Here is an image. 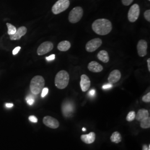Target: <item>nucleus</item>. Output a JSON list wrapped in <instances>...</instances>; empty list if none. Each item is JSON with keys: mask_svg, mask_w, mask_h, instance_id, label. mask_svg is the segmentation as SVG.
Wrapping results in <instances>:
<instances>
[{"mask_svg": "<svg viewBox=\"0 0 150 150\" xmlns=\"http://www.w3.org/2000/svg\"><path fill=\"white\" fill-rule=\"evenodd\" d=\"M92 28L97 35L104 36L111 32L112 25L110 20L105 18H100L93 22Z\"/></svg>", "mask_w": 150, "mask_h": 150, "instance_id": "f257e3e1", "label": "nucleus"}, {"mask_svg": "<svg viewBox=\"0 0 150 150\" xmlns=\"http://www.w3.org/2000/svg\"><path fill=\"white\" fill-rule=\"evenodd\" d=\"M45 81L42 76H36L32 78L30 82V90L34 95H38L44 88Z\"/></svg>", "mask_w": 150, "mask_h": 150, "instance_id": "f03ea898", "label": "nucleus"}, {"mask_svg": "<svg viewBox=\"0 0 150 150\" xmlns=\"http://www.w3.org/2000/svg\"><path fill=\"white\" fill-rule=\"evenodd\" d=\"M70 76L66 71L61 70L59 71L55 77L54 84L57 88L62 90L68 86Z\"/></svg>", "mask_w": 150, "mask_h": 150, "instance_id": "7ed1b4c3", "label": "nucleus"}, {"mask_svg": "<svg viewBox=\"0 0 150 150\" xmlns=\"http://www.w3.org/2000/svg\"><path fill=\"white\" fill-rule=\"evenodd\" d=\"M83 14V10L82 7L77 6L70 11L69 15V20L72 23H76L80 21Z\"/></svg>", "mask_w": 150, "mask_h": 150, "instance_id": "20e7f679", "label": "nucleus"}, {"mask_svg": "<svg viewBox=\"0 0 150 150\" xmlns=\"http://www.w3.org/2000/svg\"><path fill=\"white\" fill-rule=\"evenodd\" d=\"M69 0H58L52 7V12L54 15H58L66 11L70 6Z\"/></svg>", "mask_w": 150, "mask_h": 150, "instance_id": "39448f33", "label": "nucleus"}, {"mask_svg": "<svg viewBox=\"0 0 150 150\" xmlns=\"http://www.w3.org/2000/svg\"><path fill=\"white\" fill-rule=\"evenodd\" d=\"M102 43L101 39L99 38H93L86 43V50L88 52H94L101 46Z\"/></svg>", "mask_w": 150, "mask_h": 150, "instance_id": "423d86ee", "label": "nucleus"}, {"mask_svg": "<svg viewBox=\"0 0 150 150\" xmlns=\"http://www.w3.org/2000/svg\"><path fill=\"white\" fill-rule=\"evenodd\" d=\"M140 13L139 6L138 4H135L132 6L128 12V19L131 22L136 21L139 18Z\"/></svg>", "mask_w": 150, "mask_h": 150, "instance_id": "0eeeda50", "label": "nucleus"}, {"mask_svg": "<svg viewBox=\"0 0 150 150\" xmlns=\"http://www.w3.org/2000/svg\"><path fill=\"white\" fill-rule=\"evenodd\" d=\"M54 48V44L50 41H46L41 43L37 50V53L39 56H42L47 54Z\"/></svg>", "mask_w": 150, "mask_h": 150, "instance_id": "6e6552de", "label": "nucleus"}, {"mask_svg": "<svg viewBox=\"0 0 150 150\" xmlns=\"http://www.w3.org/2000/svg\"><path fill=\"white\" fill-rule=\"evenodd\" d=\"M137 53L139 57H144L147 54V42L144 40H141L137 46Z\"/></svg>", "mask_w": 150, "mask_h": 150, "instance_id": "1a4fd4ad", "label": "nucleus"}, {"mask_svg": "<svg viewBox=\"0 0 150 150\" xmlns=\"http://www.w3.org/2000/svg\"><path fill=\"white\" fill-rule=\"evenodd\" d=\"M43 122L46 126L51 129H57L59 127V122L51 116H46L43 119Z\"/></svg>", "mask_w": 150, "mask_h": 150, "instance_id": "9d476101", "label": "nucleus"}, {"mask_svg": "<svg viewBox=\"0 0 150 150\" xmlns=\"http://www.w3.org/2000/svg\"><path fill=\"white\" fill-rule=\"evenodd\" d=\"M74 110V107L72 103L65 102L62 105V112L65 117H69Z\"/></svg>", "mask_w": 150, "mask_h": 150, "instance_id": "9b49d317", "label": "nucleus"}, {"mask_svg": "<svg viewBox=\"0 0 150 150\" xmlns=\"http://www.w3.org/2000/svg\"><path fill=\"white\" fill-rule=\"evenodd\" d=\"M91 86V81L89 77L86 75H81V76L80 87L83 92L88 91Z\"/></svg>", "mask_w": 150, "mask_h": 150, "instance_id": "f8f14e48", "label": "nucleus"}, {"mask_svg": "<svg viewBox=\"0 0 150 150\" xmlns=\"http://www.w3.org/2000/svg\"><path fill=\"white\" fill-rule=\"evenodd\" d=\"M121 78V73L118 70H113L108 77V81L110 83L113 84L117 82Z\"/></svg>", "mask_w": 150, "mask_h": 150, "instance_id": "ddd939ff", "label": "nucleus"}, {"mask_svg": "<svg viewBox=\"0 0 150 150\" xmlns=\"http://www.w3.org/2000/svg\"><path fill=\"white\" fill-rule=\"evenodd\" d=\"M27 28L25 26H21L19 27L17 30L15 34L10 35V38L11 40H19L21 38L26 35L27 33Z\"/></svg>", "mask_w": 150, "mask_h": 150, "instance_id": "4468645a", "label": "nucleus"}, {"mask_svg": "<svg viewBox=\"0 0 150 150\" xmlns=\"http://www.w3.org/2000/svg\"><path fill=\"white\" fill-rule=\"evenodd\" d=\"M88 69L92 72L98 73L101 72L103 68L101 64L96 61H91L88 64Z\"/></svg>", "mask_w": 150, "mask_h": 150, "instance_id": "2eb2a0df", "label": "nucleus"}, {"mask_svg": "<svg viewBox=\"0 0 150 150\" xmlns=\"http://www.w3.org/2000/svg\"><path fill=\"white\" fill-rule=\"evenodd\" d=\"M81 139L86 144H91L95 141L96 134L95 132H91L89 134L81 135Z\"/></svg>", "mask_w": 150, "mask_h": 150, "instance_id": "dca6fc26", "label": "nucleus"}, {"mask_svg": "<svg viewBox=\"0 0 150 150\" xmlns=\"http://www.w3.org/2000/svg\"><path fill=\"white\" fill-rule=\"evenodd\" d=\"M149 117V112L147 110H146L144 108L140 109L137 114H136L135 118L138 121H141L144 119Z\"/></svg>", "mask_w": 150, "mask_h": 150, "instance_id": "f3484780", "label": "nucleus"}, {"mask_svg": "<svg viewBox=\"0 0 150 150\" xmlns=\"http://www.w3.org/2000/svg\"><path fill=\"white\" fill-rule=\"evenodd\" d=\"M97 58L103 63H107L109 61V56L106 51L101 50L97 54Z\"/></svg>", "mask_w": 150, "mask_h": 150, "instance_id": "a211bd4d", "label": "nucleus"}, {"mask_svg": "<svg viewBox=\"0 0 150 150\" xmlns=\"http://www.w3.org/2000/svg\"><path fill=\"white\" fill-rule=\"evenodd\" d=\"M71 43L68 41H63L60 42L57 45V48L60 51L65 52L68 51L71 47Z\"/></svg>", "mask_w": 150, "mask_h": 150, "instance_id": "6ab92c4d", "label": "nucleus"}, {"mask_svg": "<svg viewBox=\"0 0 150 150\" xmlns=\"http://www.w3.org/2000/svg\"><path fill=\"white\" fill-rule=\"evenodd\" d=\"M110 139L112 142L116 143V144H118L121 141L122 137H121V134L118 132L116 131V132H114L111 135Z\"/></svg>", "mask_w": 150, "mask_h": 150, "instance_id": "aec40b11", "label": "nucleus"}, {"mask_svg": "<svg viewBox=\"0 0 150 150\" xmlns=\"http://www.w3.org/2000/svg\"><path fill=\"white\" fill-rule=\"evenodd\" d=\"M140 126L142 129H149L150 127V118L148 117L140 121Z\"/></svg>", "mask_w": 150, "mask_h": 150, "instance_id": "412c9836", "label": "nucleus"}, {"mask_svg": "<svg viewBox=\"0 0 150 150\" xmlns=\"http://www.w3.org/2000/svg\"><path fill=\"white\" fill-rule=\"evenodd\" d=\"M6 25H7V28H8V31H7L8 35H9L10 36V35H12L16 33L17 29L15 26H14L13 25H12V24L9 23H7Z\"/></svg>", "mask_w": 150, "mask_h": 150, "instance_id": "4be33fe9", "label": "nucleus"}, {"mask_svg": "<svg viewBox=\"0 0 150 150\" xmlns=\"http://www.w3.org/2000/svg\"><path fill=\"white\" fill-rule=\"evenodd\" d=\"M135 117H136V113L134 111H130L128 113L127 117H126V120L129 122H131L133 120H134L135 119Z\"/></svg>", "mask_w": 150, "mask_h": 150, "instance_id": "5701e85b", "label": "nucleus"}, {"mask_svg": "<svg viewBox=\"0 0 150 150\" xmlns=\"http://www.w3.org/2000/svg\"><path fill=\"white\" fill-rule=\"evenodd\" d=\"M26 102L28 103V105L31 106L33 105V103L35 102V98L32 95H28V96L26 97Z\"/></svg>", "mask_w": 150, "mask_h": 150, "instance_id": "b1692460", "label": "nucleus"}, {"mask_svg": "<svg viewBox=\"0 0 150 150\" xmlns=\"http://www.w3.org/2000/svg\"><path fill=\"white\" fill-rule=\"evenodd\" d=\"M142 101L145 102H150V93L149 92L148 93H147L146 95L142 97Z\"/></svg>", "mask_w": 150, "mask_h": 150, "instance_id": "393cba45", "label": "nucleus"}, {"mask_svg": "<svg viewBox=\"0 0 150 150\" xmlns=\"http://www.w3.org/2000/svg\"><path fill=\"white\" fill-rule=\"evenodd\" d=\"M145 18L148 22H150V10H148L145 11L144 13Z\"/></svg>", "mask_w": 150, "mask_h": 150, "instance_id": "a878e982", "label": "nucleus"}, {"mask_svg": "<svg viewBox=\"0 0 150 150\" xmlns=\"http://www.w3.org/2000/svg\"><path fill=\"white\" fill-rule=\"evenodd\" d=\"M122 3L123 5L127 6L130 5L134 1V0H121Z\"/></svg>", "mask_w": 150, "mask_h": 150, "instance_id": "bb28decb", "label": "nucleus"}, {"mask_svg": "<svg viewBox=\"0 0 150 150\" xmlns=\"http://www.w3.org/2000/svg\"><path fill=\"white\" fill-rule=\"evenodd\" d=\"M48 92V88L47 87L43 88L42 90V93H41V97H45L46 96Z\"/></svg>", "mask_w": 150, "mask_h": 150, "instance_id": "cd10ccee", "label": "nucleus"}, {"mask_svg": "<svg viewBox=\"0 0 150 150\" xmlns=\"http://www.w3.org/2000/svg\"><path fill=\"white\" fill-rule=\"evenodd\" d=\"M28 119H29V120L31 121V122H32L33 123H37L38 121V119L37 118V117H36L35 116H29V117H28Z\"/></svg>", "mask_w": 150, "mask_h": 150, "instance_id": "c85d7f7f", "label": "nucleus"}, {"mask_svg": "<svg viewBox=\"0 0 150 150\" xmlns=\"http://www.w3.org/2000/svg\"><path fill=\"white\" fill-rule=\"evenodd\" d=\"M21 50V47L20 46H17L16 48H15L13 51H12V54L13 55H16V54H18V52L20 51V50Z\"/></svg>", "mask_w": 150, "mask_h": 150, "instance_id": "c756f323", "label": "nucleus"}, {"mask_svg": "<svg viewBox=\"0 0 150 150\" xmlns=\"http://www.w3.org/2000/svg\"><path fill=\"white\" fill-rule=\"evenodd\" d=\"M112 84H111V83H108V84H106L105 85L102 86V88L104 89V90H106V89H108V88H110L112 87Z\"/></svg>", "mask_w": 150, "mask_h": 150, "instance_id": "7c9ffc66", "label": "nucleus"}, {"mask_svg": "<svg viewBox=\"0 0 150 150\" xmlns=\"http://www.w3.org/2000/svg\"><path fill=\"white\" fill-rule=\"evenodd\" d=\"M55 59V54H51L50 56H49L48 57H46V59L47 61H52V60H54Z\"/></svg>", "mask_w": 150, "mask_h": 150, "instance_id": "2f4dec72", "label": "nucleus"}, {"mask_svg": "<svg viewBox=\"0 0 150 150\" xmlns=\"http://www.w3.org/2000/svg\"><path fill=\"white\" fill-rule=\"evenodd\" d=\"M142 150H150V145L149 146L146 145H143Z\"/></svg>", "mask_w": 150, "mask_h": 150, "instance_id": "473e14b6", "label": "nucleus"}, {"mask_svg": "<svg viewBox=\"0 0 150 150\" xmlns=\"http://www.w3.org/2000/svg\"><path fill=\"white\" fill-rule=\"evenodd\" d=\"M89 95L91 96H93L95 95V90H93V89L91 90V91H90V92H89Z\"/></svg>", "mask_w": 150, "mask_h": 150, "instance_id": "72a5a7b5", "label": "nucleus"}, {"mask_svg": "<svg viewBox=\"0 0 150 150\" xmlns=\"http://www.w3.org/2000/svg\"><path fill=\"white\" fill-rule=\"evenodd\" d=\"M6 107H7V108H11V107L13 106V103H6L5 105Z\"/></svg>", "mask_w": 150, "mask_h": 150, "instance_id": "f704fd0d", "label": "nucleus"}, {"mask_svg": "<svg viewBox=\"0 0 150 150\" xmlns=\"http://www.w3.org/2000/svg\"><path fill=\"white\" fill-rule=\"evenodd\" d=\"M147 67L149 71L150 72V59H147Z\"/></svg>", "mask_w": 150, "mask_h": 150, "instance_id": "c9c22d12", "label": "nucleus"}, {"mask_svg": "<svg viewBox=\"0 0 150 150\" xmlns=\"http://www.w3.org/2000/svg\"><path fill=\"white\" fill-rule=\"evenodd\" d=\"M82 131H86V129H85V127H83V128H82Z\"/></svg>", "mask_w": 150, "mask_h": 150, "instance_id": "e433bc0d", "label": "nucleus"}, {"mask_svg": "<svg viewBox=\"0 0 150 150\" xmlns=\"http://www.w3.org/2000/svg\"><path fill=\"white\" fill-rule=\"evenodd\" d=\"M148 1H150V0H148Z\"/></svg>", "mask_w": 150, "mask_h": 150, "instance_id": "4c0bfd02", "label": "nucleus"}]
</instances>
